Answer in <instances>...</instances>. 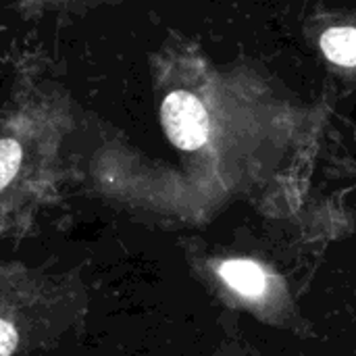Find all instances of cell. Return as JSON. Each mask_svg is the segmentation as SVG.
Returning a JSON list of instances; mask_svg holds the SVG:
<instances>
[{"label":"cell","mask_w":356,"mask_h":356,"mask_svg":"<svg viewBox=\"0 0 356 356\" xmlns=\"http://www.w3.org/2000/svg\"><path fill=\"white\" fill-rule=\"evenodd\" d=\"M17 348V332L10 323L0 319V356H10Z\"/></svg>","instance_id":"obj_5"},{"label":"cell","mask_w":356,"mask_h":356,"mask_svg":"<svg viewBox=\"0 0 356 356\" xmlns=\"http://www.w3.org/2000/svg\"><path fill=\"white\" fill-rule=\"evenodd\" d=\"M219 277L240 296L257 300L267 292L269 277L265 269L248 259H229L219 267Z\"/></svg>","instance_id":"obj_3"},{"label":"cell","mask_w":356,"mask_h":356,"mask_svg":"<svg viewBox=\"0 0 356 356\" xmlns=\"http://www.w3.org/2000/svg\"><path fill=\"white\" fill-rule=\"evenodd\" d=\"M154 71L161 125L179 152L225 161L240 146L275 140L292 125V100L254 65L221 69L181 42L165 48Z\"/></svg>","instance_id":"obj_1"},{"label":"cell","mask_w":356,"mask_h":356,"mask_svg":"<svg viewBox=\"0 0 356 356\" xmlns=\"http://www.w3.org/2000/svg\"><path fill=\"white\" fill-rule=\"evenodd\" d=\"M35 2H58V4H100V2H115V0H35Z\"/></svg>","instance_id":"obj_6"},{"label":"cell","mask_w":356,"mask_h":356,"mask_svg":"<svg viewBox=\"0 0 356 356\" xmlns=\"http://www.w3.org/2000/svg\"><path fill=\"white\" fill-rule=\"evenodd\" d=\"M23 163V148L21 142L6 136L0 138V192L15 179Z\"/></svg>","instance_id":"obj_4"},{"label":"cell","mask_w":356,"mask_h":356,"mask_svg":"<svg viewBox=\"0 0 356 356\" xmlns=\"http://www.w3.org/2000/svg\"><path fill=\"white\" fill-rule=\"evenodd\" d=\"M305 38L342 81H356V8L321 10L307 19Z\"/></svg>","instance_id":"obj_2"}]
</instances>
